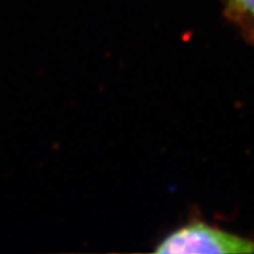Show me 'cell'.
<instances>
[{
  "mask_svg": "<svg viewBox=\"0 0 254 254\" xmlns=\"http://www.w3.org/2000/svg\"><path fill=\"white\" fill-rule=\"evenodd\" d=\"M165 254H247L254 253V240L205 222H190L168 233L155 247Z\"/></svg>",
  "mask_w": 254,
  "mask_h": 254,
  "instance_id": "obj_1",
  "label": "cell"
},
{
  "mask_svg": "<svg viewBox=\"0 0 254 254\" xmlns=\"http://www.w3.org/2000/svg\"><path fill=\"white\" fill-rule=\"evenodd\" d=\"M225 3L236 16L254 21V0H225Z\"/></svg>",
  "mask_w": 254,
  "mask_h": 254,
  "instance_id": "obj_2",
  "label": "cell"
}]
</instances>
